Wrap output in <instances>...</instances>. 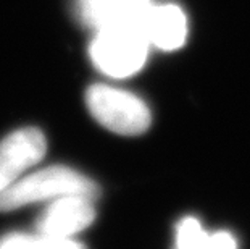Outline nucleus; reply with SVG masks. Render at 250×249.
<instances>
[{
  "label": "nucleus",
  "mask_w": 250,
  "mask_h": 249,
  "mask_svg": "<svg viewBox=\"0 0 250 249\" xmlns=\"http://www.w3.org/2000/svg\"><path fill=\"white\" fill-rule=\"evenodd\" d=\"M65 196L99 198V186L86 175L65 165H52L23 175L12 186L0 193V212H10L24 205L55 201Z\"/></svg>",
  "instance_id": "obj_1"
},
{
  "label": "nucleus",
  "mask_w": 250,
  "mask_h": 249,
  "mask_svg": "<svg viewBox=\"0 0 250 249\" xmlns=\"http://www.w3.org/2000/svg\"><path fill=\"white\" fill-rule=\"evenodd\" d=\"M148 45L141 26H105L90 42L89 54L99 71L111 78H127L144 67Z\"/></svg>",
  "instance_id": "obj_2"
},
{
  "label": "nucleus",
  "mask_w": 250,
  "mask_h": 249,
  "mask_svg": "<svg viewBox=\"0 0 250 249\" xmlns=\"http://www.w3.org/2000/svg\"><path fill=\"white\" fill-rule=\"evenodd\" d=\"M86 104L94 118L116 135H142L152 123L150 110L141 97L107 84H92Z\"/></svg>",
  "instance_id": "obj_3"
},
{
  "label": "nucleus",
  "mask_w": 250,
  "mask_h": 249,
  "mask_svg": "<svg viewBox=\"0 0 250 249\" xmlns=\"http://www.w3.org/2000/svg\"><path fill=\"white\" fill-rule=\"evenodd\" d=\"M45 136L37 128H21L0 141V193L20 180L45 156Z\"/></svg>",
  "instance_id": "obj_4"
},
{
  "label": "nucleus",
  "mask_w": 250,
  "mask_h": 249,
  "mask_svg": "<svg viewBox=\"0 0 250 249\" xmlns=\"http://www.w3.org/2000/svg\"><path fill=\"white\" fill-rule=\"evenodd\" d=\"M94 201L86 196H65L50 201L37 217L36 233L55 238H73L95 220Z\"/></svg>",
  "instance_id": "obj_5"
},
{
  "label": "nucleus",
  "mask_w": 250,
  "mask_h": 249,
  "mask_svg": "<svg viewBox=\"0 0 250 249\" xmlns=\"http://www.w3.org/2000/svg\"><path fill=\"white\" fill-rule=\"evenodd\" d=\"M141 28L148 44L162 50H176L188 38V20L176 5H150Z\"/></svg>",
  "instance_id": "obj_6"
},
{
  "label": "nucleus",
  "mask_w": 250,
  "mask_h": 249,
  "mask_svg": "<svg viewBox=\"0 0 250 249\" xmlns=\"http://www.w3.org/2000/svg\"><path fill=\"white\" fill-rule=\"evenodd\" d=\"M150 0H83L84 18L97 29L105 26H141Z\"/></svg>",
  "instance_id": "obj_7"
},
{
  "label": "nucleus",
  "mask_w": 250,
  "mask_h": 249,
  "mask_svg": "<svg viewBox=\"0 0 250 249\" xmlns=\"http://www.w3.org/2000/svg\"><path fill=\"white\" fill-rule=\"evenodd\" d=\"M0 249H86L73 238L45 236L41 233H8L0 238Z\"/></svg>",
  "instance_id": "obj_8"
},
{
  "label": "nucleus",
  "mask_w": 250,
  "mask_h": 249,
  "mask_svg": "<svg viewBox=\"0 0 250 249\" xmlns=\"http://www.w3.org/2000/svg\"><path fill=\"white\" fill-rule=\"evenodd\" d=\"M210 233L195 217H186L176 226L174 249H208Z\"/></svg>",
  "instance_id": "obj_9"
},
{
  "label": "nucleus",
  "mask_w": 250,
  "mask_h": 249,
  "mask_svg": "<svg viewBox=\"0 0 250 249\" xmlns=\"http://www.w3.org/2000/svg\"><path fill=\"white\" fill-rule=\"evenodd\" d=\"M208 249H237V241L229 231L210 233Z\"/></svg>",
  "instance_id": "obj_10"
}]
</instances>
